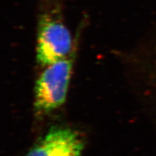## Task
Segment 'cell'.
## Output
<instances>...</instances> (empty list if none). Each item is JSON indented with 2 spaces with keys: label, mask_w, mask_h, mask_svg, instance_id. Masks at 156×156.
<instances>
[{
  "label": "cell",
  "mask_w": 156,
  "mask_h": 156,
  "mask_svg": "<svg viewBox=\"0 0 156 156\" xmlns=\"http://www.w3.org/2000/svg\"><path fill=\"white\" fill-rule=\"evenodd\" d=\"M44 67L35 84L34 107L39 114H46L57 110L65 103L73 58L69 56Z\"/></svg>",
  "instance_id": "obj_1"
},
{
  "label": "cell",
  "mask_w": 156,
  "mask_h": 156,
  "mask_svg": "<svg viewBox=\"0 0 156 156\" xmlns=\"http://www.w3.org/2000/svg\"><path fill=\"white\" fill-rule=\"evenodd\" d=\"M73 48L67 27L58 17L46 14L41 17L36 44V59L42 67L67 58Z\"/></svg>",
  "instance_id": "obj_2"
},
{
  "label": "cell",
  "mask_w": 156,
  "mask_h": 156,
  "mask_svg": "<svg viewBox=\"0 0 156 156\" xmlns=\"http://www.w3.org/2000/svg\"><path fill=\"white\" fill-rule=\"evenodd\" d=\"M84 140L71 128H51L29 150L25 156H81Z\"/></svg>",
  "instance_id": "obj_3"
},
{
  "label": "cell",
  "mask_w": 156,
  "mask_h": 156,
  "mask_svg": "<svg viewBox=\"0 0 156 156\" xmlns=\"http://www.w3.org/2000/svg\"><path fill=\"white\" fill-rule=\"evenodd\" d=\"M143 63L144 100L156 125V38L150 45Z\"/></svg>",
  "instance_id": "obj_4"
}]
</instances>
